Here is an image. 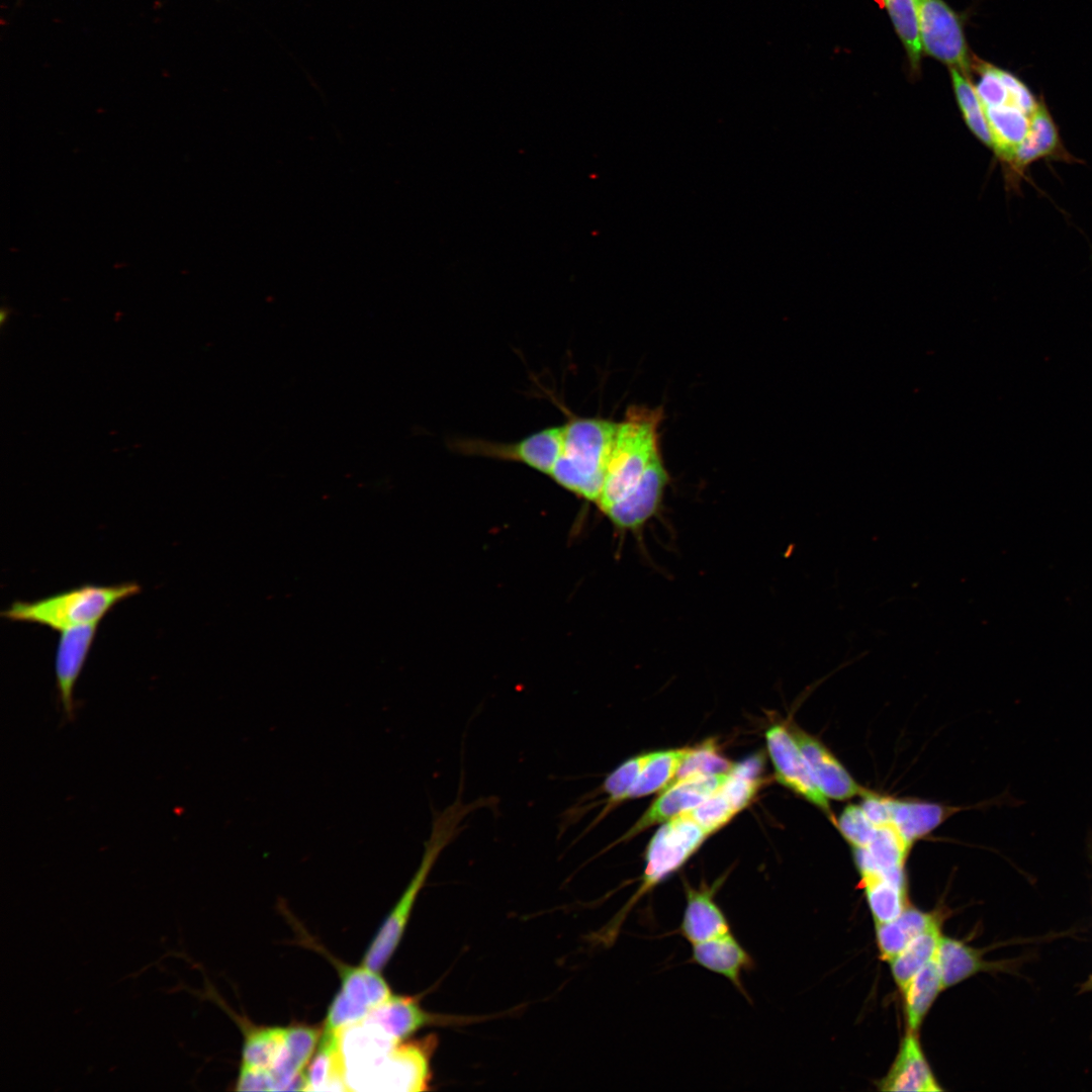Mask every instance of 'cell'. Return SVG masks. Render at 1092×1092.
I'll return each mask as SVG.
<instances>
[{"label": "cell", "instance_id": "cell-1", "mask_svg": "<svg viewBox=\"0 0 1092 1092\" xmlns=\"http://www.w3.org/2000/svg\"><path fill=\"white\" fill-rule=\"evenodd\" d=\"M497 803L498 799L494 796L465 803L462 791H459L452 804L441 811H433L431 832L425 842L420 866L366 950L362 965L377 972L383 969L402 937L417 897L441 852L464 829L463 822L469 814L478 809L493 808Z\"/></svg>", "mask_w": 1092, "mask_h": 1092}, {"label": "cell", "instance_id": "cell-2", "mask_svg": "<svg viewBox=\"0 0 1092 1092\" xmlns=\"http://www.w3.org/2000/svg\"><path fill=\"white\" fill-rule=\"evenodd\" d=\"M661 407L633 405L618 423L606 474L597 500L605 513L628 494L640 481L653 460L660 455L658 428Z\"/></svg>", "mask_w": 1092, "mask_h": 1092}, {"label": "cell", "instance_id": "cell-3", "mask_svg": "<svg viewBox=\"0 0 1092 1092\" xmlns=\"http://www.w3.org/2000/svg\"><path fill=\"white\" fill-rule=\"evenodd\" d=\"M618 423L574 419L563 425V446L550 477L584 499L597 503Z\"/></svg>", "mask_w": 1092, "mask_h": 1092}, {"label": "cell", "instance_id": "cell-4", "mask_svg": "<svg viewBox=\"0 0 1092 1092\" xmlns=\"http://www.w3.org/2000/svg\"><path fill=\"white\" fill-rule=\"evenodd\" d=\"M140 590L141 585L136 582L83 584L32 602L15 601L1 616L9 621L38 624L61 632L74 626L99 623L116 604Z\"/></svg>", "mask_w": 1092, "mask_h": 1092}, {"label": "cell", "instance_id": "cell-5", "mask_svg": "<svg viewBox=\"0 0 1092 1092\" xmlns=\"http://www.w3.org/2000/svg\"><path fill=\"white\" fill-rule=\"evenodd\" d=\"M707 836L709 834L688 812L664 822L658 828L646 848L640 885L608 925L606 939L616 937L622 923L636 904L676 873L696 853Z\"/></svg>", "mask_w": 1092, "mask_h": 1092}, {"label": "cell", "instance_id": "cell-6", "mask_svg": "<svg viewBox=\"0 0 1092 1092\" xmlns=\"http://www.w3.org/2000/svg\"><path fill=\"white\" fill-rule=\"evenodd\" d=\"M438 1038L430 1034L398 1042L370 1074L364 1091L417 1092L429 1089L431 1059Z\"/></svg>", "mask_w": 1092, "mask_h": 1092}, {"label": "cell", "instance_id": "cell-7", "mask_svg": "<svg viewBox=\"0 0 1092 1092\" xmlns=\"http://www.w3.org/2000/svg\"><path fill=\"white\" fill-rule=\"evenodd\" d=\"M338 968L341 990L330 1005L324 1024V1028L331 1031H340L364 1020L392 995L377 971L364 965L351 967L338 964Z\"/></svg>", "mask_w": 1092, "mask_h": 1092}, {"label": "cell", "instance_id": "cell-8", "mask_svg": "<svg viewBox=\"0 0 1092 1092\" xmlns=\"http://www.w3.org/2000/svg\"><path fill=\"white\" fill-rule=\"evenodd\" d=\"M563 435L562 425L512 443L458 439L452 442V446L463 454L521 462L550 476L562 452Z\"/></svg>", "mask_w": 1092, "mask_h": 1092}, {"label": "cell", "instance_id": "cell-9", "mask_svg": "<svg viewBox=\"0 0 1092 1092\" xmlns=\"http://www.w3.org/2000/svg\"><path fill=\"white\" fill-rule=\"evenodd\" d=\"M922 50L968 77L970 58L959 16L943 0H917Z\"/></svg>", "mask_w": 1092, "mask_h": 1092}, {"label": "cell", "instance_id": "cell-10", "mask_svg": "<svg viewBox=\"0 0 1092 1092\" xmlns=\"http://www.w3.org/2000/svg\"><path fill=\"white\" fill-rule=\"evenodd\" d=\"M765 740L777 781L818 807L834 822L827 798L817 786L790 728L775 724L765 732Z\"/></svg>", "mask_w": 1092, "mask_h": 1092}, {"label": "cell", "instance_id": "cell-11", "mask_svg": "<svg viewBox=\"0 0 1092 1092\" xmlns=\"http://www.w3.org/2000/svg\"><path fill=\"white\" fill-rule=\"evenodd\" d=\"M728 775L698 776L668 785L619 841L695 809L725 783Z\"/></svg>", "mask_w": 1092, "mask_h": 1092}, {"label": "cell", "instance_id": "cell-12", "mask_svg": "<svg viewBox=\"0 0 1092 1092\" xmlns=\"http://www.w3.org/2000/svg\"><path fill=\"white\" fill-rule=\"evenodd\" d=\"M668 481L669 475L660 454L638 484L604 514L621 530H638L659 510Z\"/></svg>", "mask_w": 1092, "mask_h": 1092}, {"label": "cell", "instance_id": "cell-13", "mask_svg": "<svg viewBox=\"0 0 1092 1092\" xmlns=\"http://www.w3.org/2000/svg\"><path fill=\"white\" fill-rule=\"evenodd\" d=\"M726 875L712 885L701 883L698 888L684 883L686 907L677 932L691 944L706 941L731 931L730 922L716 901V895Z\"/></svg>", "mask_w": 1092, "mask_h": 1092}, {"label": "cell", "instance_id": "cell-14", "mask_svg": "<svg viewBox=\"0 0 1092 1092\" xmlns=\"http://www.w3.org/2000/svg\"><path fill=\"white\" fill-rule=\"evenodd\" d=\"M99 623L74 626L60 632L55 657L59 700L66 720L75 714L74 688L94 641Z\"/></svg>", "mask_w": 1092, "mask_h": 1092}, {"label": "cell", "instance_id": "cell-15", "mask_svg": "<svg viewBox=\"0 0 1092 1092\" xmlns=\"http://www.w3.org/2000/svg\"><path fill=\"white\" fill-rule=\"evenodd\" d=\"M814 780L828 799L846 800L862 795L866 790L857 785L840 761L817 738L802 729L790 728Z\"/></svg>", "mask_w": 1092, "mask_h": 1092}, {"label": "cell", "instance_id": "cell-16", "mask_svg": "<svg viewBox=\"0 0 1092 1092\" xmlns=\"http://www.w3.org/2000/svg\"><path fill=\"white\" fill-rule=\"evenodd\" d=\"M381 1026L398 1041L429 1025H452L471 1022L468 1017L448 1016L422 1008L417 998L391 995L365 1018Z\"/></svg>", "mask_w": 1092, "mask_h": 1092}, {"label": "cell", "instance_id": "cell-17", "mask_svg": "<svg viewBox=\"0 0 1092 1092\" xmlns=\"http://www.w3.org/2000/svg\"><path fill=\"white\" fill-rule=\"evenodd\" d=\"M911 845L892 825L878 827L872 842L853 847V858L860 875L878 874L906 887L904 866Z\"/></svg>", "mask_w": 1092, "mask_h": 1092}, {"label": "cell", "instance_id": "cell-18", "mask_svg": "<svg viewBox=\"0 0 1092 1092\" xmlns=\"http://www.w3.org/2000/svg\"><path fill=\"white\" fill-rule=\"evenodd\" d=\"M1040 159H1052L1068 163L1077 160L1065 149L1058 126L1042 101H1039L1030 118L1027 135L1016 148L1011 161L1008 163L1014 173V179L1018 181L1026 168Z\"/></svg>", "mask_w": 1092, "mask_h": 1092}, {"label": "cell", "instance_id": "cell-19", "mask_svg": "<svg viewBox=\"0 0 1092 1092\" xmlns=\"http://www.w3.org/2000/svg\"><path fill=\"white\" fill-rule=\"evenodd\" d=\"M323 1030L318 1027L296 1025L286 1028L279 1057L269 1070L273 1091L304 1090V1068L310 1061Z\"/></svg>", "mask_w": 1092, "mask_h": 1092}, {"label": "cell", "instance_id": "cell-20", "mask_svg": "<svg viewBox=\"0 0 1092 1092\" xmlns=\"http://www.w3.org/2000/svg\"><path fill=\"white\" fill-rule=\"evenodd\" d=\"M691 962L723 976L749 999L742 976L754 968V960L732 932L692 944Z\"/></svg>", "mask_w": 1092, "mask_h": 1092}, {"label": "cell", "instance_id": "cell-21", "mask_svg": "<svg viewBox=\"0 0 1092 1092\" xmlns=\"http://www.w3.org/2000/svg\"><path fill=\"white\" fill-rule=\"evenodd\" d=\"M882 1091L937 1092V1085L919 1042L910 1031L888 1074L878 1083Z\"/></svg>", "mask_w": 1092, "mask_h": 1092}, {"label": "cell", "instance_id": "cell-22", "mask_svg": "<svg viewBox=\"0 0 1092 1092\" xmlns=\"http://www.w3.org/2000/svg\"><path fill=\"white\" fill-rule=\"evenodd\" d=\"M339 1034L323 1029L315 1056L304 1072V1091H349Z\"/></svg>", "mask_w": 1092, "mask_h": 1092}, {"label": "cell", "instance_id": "cell-23", "mask_svg": "<svg viewBox=\"0 0 1092 1092\" xmlns=\"http://www.w3.org/2000/svg\"><path fill=\"white\" fill-rule=\"evenodd\" d=\"M935 959L943 988L956 985L981 971L1002 970L1006 965L985 962L978 949L960 940L943 936L940 937Z\"/></svg>", "mask_w": 1092, "mask_h": 1092}, {"label": "cell", "instance_id": "cell-24", "mask_svg": "<svg viewBox=\"0 0 1092 1092\" xmlns=\"http://www.w3.org/2000/svg\"><path fill=\"white\" fill-rule=\"evenodd\" d=\"M995 154L1009 163L1030 127V116L1012 104L983 107Z\"/></svg>", "mask_w": 1092, "mask_h": 1092}, {"label": "cell", "instance_id": "cell-25", "mask_svg": "<svg viewBox=\"0 0 1092 1092\" xmlns=\"http://www.w3.org/2000/svg\"><path fill=\"white\" fill-rule=\"evenodd\" d=\"M938 922L937 916L907 907L896 919L876 923L877 942L881 958L892 961L917 935Z\"/></svg>", "mask_w": 1092, "mask_h": 1092}, {"label": "cell", "instance_id": "cell-26", "mask_svg": "<svg viewBox=\"0 0 1092 1092\" xmlns=\"http://www.w3.org/2000/svg\"><path fill=\"white\" fill-rule=\"evenodd\" d=\"M947 816V809L928 802L894 800L891 824L912 846L930 833Z\"/></svg>", "mask_w": 1092, "mask_h": 1092}, {"label": "cell", "instance_id": "cell-27", "mask_svg": "<svg viewBox=\"0 0 1092 1092\" xmlns=\"http://www.w3.org/2000/svg\"><path fill=\"white\" fill-rule=\"evenodd\" d=\"M943 988L935 956L912 978L903 991L909 1031L921 1024L939 991Z\"/></svg>", "mask_w": 1092, "mask_h": 1092}, {"label": "cell", "instance_id": "cell-28", "mask_svg": "<svg viewBox=\"0 0 1092 1092\" xmlns=\"http://www.w3.org/2000/svg\"><path fill=\"white\" fill-rule=\"evenodd\" d=\"M939 921L912 939L891 963L893 977L904 991L912 978L935 956L939 940Z\"/></svg>", "mask_w": 1092, "mask_h": 1092}, {"label": "cell", "instance_id": "cell-29", "mask_svg": "<svg viewBox=\"0 0 1092 1092\" xmlns=\"http://www.w3.org/2000/svg\"><path fill=\"white\" fill-rule=\"evenodd\" d=\"M691 747L653 751L641 775L629 791L628 799L640 798L664 790L675 778Z\"/></svg>", "mask_w": 1092, "mask_h": 1092}, {"label": "cell", "instance_id": "cell-30", "mask_svg": "<svg viewBox=\"0 0 1092 1092\" xmlns=\"http://www.w3.org/2000/svg\"><path fill=\"white\" fill-rule=\"evenodd\" d=\"M861 884L876 923L892 921L908 907L905 886L878 874L862 875Z\"/></svg>", "mask_w": 1092, "mask_h": 1092}, {"label": "cell", "instance_id": "cell-31", "mask_svg": "<svg viewBox=\"0 0 1092 1092\" xmlns=\"http://www.w3.org/2000/svg\"><path fill=\"white\" fill-rule=\"evenodd\" d=\"M285 1034L283 1027L246 1028L241 1065L270 1070L281 1053Z\"/></svg>", "mask_w": 1092, "mask_h": 1092}, {"label": "cell", "instance_id": "cell-32", "mask_svg": "<svg viewBox=\"0 0 1092 1092\" xmlns=\"http://www.w3.org/2000/svg\"><path fill=\"white\" fill-rule=\"evenodd\" d=\"M913 69L920 65L921 41L917 0H884Z\"/></svg>", "mask_w": 1092, "mask_h": 1092}, {"label": "cell", "instance_id": "cell-33", "mask_svg": "<svg viewBox=\"0 0 1092 1092\" xmlns=\"http://www.w3.org/2000/svg\"><path fill=\"white\" fill-rule=\"evenodd\" d=\"M652 755L653 751L635 755L622 762L605 778L600 791L607 795L606 806L593 825L604 818L617 805L627 800L629 791Z\"/></svg>", "mask_w": 1092, "mask_h": 1092}, {"label": "cell", "instance_id": "cell-34", "mask_svg": "<svg viewBox=\"0 0 1092 1092\" xmlns=\"http://www.w3.org/2000/svg\"><path fill=\"white\" fill-rule=\"evenodd\" d=\"M733 765L734 763L719 751L713 740L705 741L691 747L690 753L670 784L698 776L728 774Z\"/></svg>", "mask_w": 1092, "mask_h": 1092}, {"label": "cell", "instance_id": "cell-35", "mask_svg": "<svg viewBox=\"0 0 1092 1092\" xmlns=\"http://www.w3.org/2000/svg\"><path fill=\"white\" fill-rule=\"evenodd\" d=\"M688 813L710 835L729 823L739 812L719 788L711 797Z\"/></svg>", "mask_w": 1092, "mask_h": 1092}, {"label": "cell", "instance_id": "cell-36", "mask_svg": "<svg viewBox=\"0 0 1092 1092\" xmlns=\"http://www.w3.org/2000/svg\"><path fill=\"white\" fill-rule=\"evenodd\" d=\"M834 823L851 847H864L875 838L878 827L869 819L860 805H847Z\"/></svg>", "mask_w": 1092, "mask_h": 1092}, {"label": "cell", "instance_id": "cell-37", "mask_svg": "<svg viewBox=\"0 0 1092 1092\" xmlns=\"http://www.w3.org/2000/svg\"><path fill=\"white\" fill-rule=\"evenodd\" d=\"M979 71L981 76L976 91L983 107L1010 104L1008 91L999 76V69L989 64H982Z\"/></svg>", "mask_w": 1092, "mask_h": 1092}, {"label": "cell", "instance_id": "cell-38", "mask_svg": "<svg viewBox=\"0 0 1092 1092\" xmlns=\"http://www.w3.org/2000/svg\"><path fill=\"white\" fill-rule=\"evenodd\" d=\"M999 76L1008 91L1010 104L1031 117L1039 102L1036 101L1030 90L1009 72L999 69Z\"/></svg>", "mask_w": 1092, "mask_h": 1092}, {"label": "cell", "instance_id": "cell-39", "mask_svg": "<svg viewBox=\"0 0 1092 1092\" xmlns=\"http://www.w3.org/2000/svg\"><path fill=\"white\" fill-rule=\"evenodd\" d=\"M860 804L869 819L877 826L891 824L893 799L864 792Z\"/></svg>", "mask_w": 1092, "mask_h": 1092}, {"label": "cell", "instance_id": "cell-40", "mask_svg": "<svg viewBox=\"0 0 1092 1092\" xmlns=\"http://www.w3.org/2000/svg\"><path fill=\"white\" fill-rule=\"evenodd\" d=\"M238 1091H273L269 1070L241 1065L236 1082Z\"/></svg>", "mask_w": 1092, "mask_h": 1092}, {"label": "cell", "instance_id": "cell-41", "mask_svg": "<svg viewBox=\"0 0 1092 1092\" xmlns=\"http://www.w3.org/2000/svg\"><path fill=\"white\" fill-rule=\"evenodd\" d=\"M1088 991H1092V975H1091V976H1090V977L1088 978V980H1087V981H1086V982H1085V983H1084V984H1083V985L1081 986V991H1080V992H1088Z\"/></svg>", "mask_w": 1092, "mask_h": 1092}]
</instances>
